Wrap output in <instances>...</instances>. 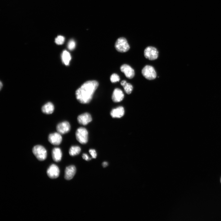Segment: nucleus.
Wrapping results in <instances>:
<instances>
[{
	"instance_id": "10",
	"label": "nucleus",
	"mask_w": 221,
	"mask_h": 221,
	"mask_svg": "<svg viewBox=\"0 0 221 221\" xmlns=\"http://www.w3.org/2000/svg\"><path fill=\"white\" fill-rule=\"evenodd\" d=\"M70 125L67 121H64L59 124L57 126V132L61 134L67 133L70 130Z\"/></svg>"
},
{
	"instance_id": "21",
	"label": "nucleus",
	"mask_w": 221,
	"mask_h": 221,
	"mask_svg": "<svg viewBox=\"0 0 221 221\" xmlns=\"http://www.w3.org/2000/svg\"><path fill=\"white\" fill-rule=\"evenodd\" d=\"M120 77L116 73L113 74L110 77V80L113 83L119 82L120 81Z\"/></svg>"
},
{
	"instance_id": "8",
	"label": "nucleus",
	"mask_w": 221,
	"mask_h": 221,
	"mask_svg": "<svg viewBox=\"0 0 221 221\" xmlns=\"http://www.w3.org/2000/svg\"><path fill=\"white\" fill-rule=\"evenodd\" d=\"M48 176L51 179L58 178L59 175L60 170L59 168L55 164L51 165L47 171Z\"/></svg>"
},
{
	"instance_id": "3",
	"label": "nucleus",
	"mask_w": 221,
	"mask_h": 221,
	"mask_svg": "<svg viewBox=\"0 0 221 221\" xmlns=\"http://www.w3.org/2000/svg\"><path fill=\"white\" fill-rule=\"evenodd\" d=\"M115 48L118 52L125 53L129 51L130 47L126 38L121 37L119 38L115 44Z\"/></svg>"
},
{
	"instance_id": "19",
	"label": "nucleus",
	"mask_w": 221,
	"mask_h": 221,
	"mask_svg": "<svg viewBox=\"0 0 221 221\" xmlns=\"http://www.w3.org/2000/svg\"><path fill=\"white\" fill-rule=\"evenodd\" d=\"M81 152L80 147L78 146H73L70 148L69 153L70 156H73L77 155Z\"/></svg>"
},
{
	"instance_id": "6",
	"label": "nucleus",
	"mask_w": 221,
	"mask_h": 221,
	"mask_svg": "<svg viewBox=\"0 0 221 221\" xmlns=\"http://www.w3.org/2000/svg\"><path fill=\"white\" fill-rule=\"evenodd\" d=\"M144 55L147 59L150 60H154L158 58V52L156 48L148 46L145 49Z\"/></svg>"
},
{
	"instance_id": "11",
	"label": "nucleus",
	"mask_w": 221,
	"mask_h": 221,
	"mask_svg": "<svg viewBox=\"0 0 221 221\" xmlns=\"http://www.w3.org/2000/svg\"><path fill=\"white\" fill-rule=\"evenodd\" d=\"M92 120L90 114L88 113L82 114L78 116L77 121L81 125H86L90 122Z\"/></svg>"
},
{
	"instance_id": "4",
	"label": "nucleus",
	"mask_w": 221,
	"mask_h": 221,
	"mask_svg": "<svg viewBox=\"0 0 221 221\" xmlns=\"http://www.w3.org/2000/svg\"><path fill=\"white\" fill-rule=\"evenodd\" d=\"M77 140L82 144H85L88 141V132L85 128L81 127L78 128L76 132Z\"/></svg>"
},
{
	"instance_id": "1",
	"label": "nucleus",
	"mask_w": 221,
	"mask_h": 221,
	"mask_svg": "<svg viewBox=\"0 0 221 221\" xmlns=\"http://www.w3.org/2000/svg\"><path fill=\"white\" fill-rule=\"evenodd\" d=\"M99 85L98 82L95 80L88 81L84 83L76 91L77 100L83 104L89 103Z\"/></svg>"
},
{
	"instance_id": "15",
	"label": "nucleus",
	"mask_w": 221,
	"mask_h": 221,
	"mask_svg": "<svg viewBox=\"0 0 221 221\" xmlns=\"http://www.w3.org/2000/svg\"><path fill=\"white\" fill-rule=\"evenodd\" d=\"M53 160L55 162H58L61 160L62 157V153L60 148H56L53 149L52 151Z\"/></svg>"
},
{
	"instance_id": "5",
	"label": "nucleus",
	"mask_w": 221,
	"mask_h": 221,
	"mask_svg": "<svg viewBox=\"0 0 221 221\" xmlns=\"http://www.w3.org/2000/svg\"><path fill=\"white\" fill-rule=\"evenodd\" d=\"M142 73L143 76L148 80H153L157 77L156 71L151 66H145L142 70Z\"/></svg>"
},
{
	"instance_id": "16",
	"label": "nucleus",
	"mask_w": 221,
	"mask_h": 221,
	"mask_svg": "<svg viewBox=\"0 0 221 221\" xmlns=\"http://www.w3.org/2000/svg\"><path fill=\"white\" fill-rule=\"evenodd\" d=\"M55 109L54 106L52 103L49 102L43 105L42 107V112L46 114H50L53 113Z\"/></svg>"
},
{
	"instance_id": "14",
	"label": "nucleus",
	"mask_w": 221,
	"mask_h": 221,
	"mask_svg": "<svg viewBox=\"0 0 221 221\" xmlns=\"http://www.w3.org/2000/svg\"><path fill=\"white\" fill-rule=\"evenodd\" d=\"M125 109L122 106L113 109L110 113V116L113 118H121L125 114Z\"/></svg>"
},
{
	"instance_id": "13",
	"label": "nucleus",
	"mask_w": 221,
	"mask_h": 221,
	"mask_svg": "<svg viewBox=\"0 0 221 221\" xmlns=\"http://www.w3.org/2000/svg\"><path fill=\"white\" fill-rule=\"evenodd\" d=\"M76 170L75 167L73 165L66 167L65 171V179L67 180L72 179L76 174Z\"/></svg>"
},
{
	"instance_id": "23",
	"label": "nucleus",
	"mask_w": 221,
	"mask_h": 221,
	"mask_svg": "<svg viewBox=\"0 0 221 221\" xmlns=\"http://www.w3.org/2000/svg\"><path fill=\"white\" fill-rule=\"evenodd\" d=\"M89 152L92 158H96L97 153L95 150L93 149H90Z\"/></svg>"
},
{
	"instance_id": "24",
	"label": "nucleus",
	"mask_w": 221,
	"mask_h": 221,
	"mask_svg": "<svg viewBox=\"0 0 221 221\" xmlns=\"http://www.w3.org/2000/svg\"><path fill=\"white\" fill-rule=\"evenodd\" d=\"M82 158L84 160L87 161H89L91 160V158H90L89 156L86 154H83Z\"/></svg>"
},
{
	"instance_id": "27",
	"label": "nucleus",
	"mask_w": 221,
	"mask_h": 221,
	"mask_svg": "<svg viewBox=\"0 0 221 221\" xmlns=\"http://www.w3.org/2000/svg\"></svg>"
},
{
	"instance_id": "9",
	"label": "nucleus",
	"mask_w": 221,
	"mask_h": 221,
	"mask_svg": "<svg viewBox=\"0 0 221 221\" xmlns=\"http://www.w3.org/2000/svg\"><path fill=\"white\" fill-rule=\"evenodd\" d=\"M120 69L127 78L131 79L134 77L135 75L134 70L129 65H123L121 66Z\"/></svg>"
},
{
	"instance_id": "26",
	"label": "nucleus",
	"mask_w": 221,
	"mask_h": 221,
	"mask_svg": "<svg viewBox=\"0 0 221 221\" xmlns=\"http://www.w3.org/2000/svg\"><path fill=\"white\" fill-rule=\"evenodd\" d=\"M0 85H1V86H0V88H1V90L3 86V85L1 82V84H0Z\"/></svg>"
},
{
	"instance_id": "12",
	"label": "nucleus",
	"mask_w": 221,
	"mask_h": 221,
	"mask_svg": "<svg viewBox=\"0 0 221 221\" xmlns=\"http://www.w3.org/2000/svg\"><path fill=\"white\" fill-rule=\"evenodd\" d=\"M124 98V95L122 91L119 88L114 90L112 96V99L115 102H119L122 101Z\"/></svg>"
},
{
	"instance_id": "2",
	"label": "nucleus",
	"mask_w": 221,
	"mask_h": 221,
	"mask_svg": "<svg viewBox=\"0 0 221 221\" xmlns=\"http://www.w3.org/2000/svg\"><path fill=\"white\" fill-rule=\"evenodd\" d=\"M32 152L35 156L40 161L45 160L46 158V150L41 145H37L35 146L33 148Z\"/></svg>"
},
{
	"instance_id": "17",
	"label": "nucleus",
	"mask_w": 221,
	"mask_h": 221,
	"mask_svg": "<svg viewBox=\"0 0 221 221\" xmlns=\"http://www.w3.org/2000/svg\"><path fill=\"white\" fill-rule=\"evenodd\" d=\"M62 60L66 65H68L71 60V57L69 52L67 51H64L61 55Z\"/></svg>"
},
{
	"instance_id": "25",
	"label": "nucleus",
	"mask_w": 221,
	"mask_h": 221,
	"mask_svg": "<svg viewBox=\"0 0 221 221\" xmlns=\"http://www.w3.org/2000/svg\"><path fill=\"white\" fill-rule=\"evenodd\" d=\"M108 165V163L107 162H104L102 164L103 166L104 167H107Z\"/></svg>"
},
{
	"instance_id": "7",
	"label": "nucleus",
	"mask_w": 221,
	"mask_h": 221,
	"mask_svg": "<svg viewBox=\"0 0 221 221\" xmlns=\"http://www.w3.org/2000/svg\"><path fill=\"white\" fill-rule=\"evenodd\" d=\"M49 141L52 144L54 145H60L62 141V137L58 132L50 134L48 136Z\"/></svg>"
},
{
	"instance_id": "22",
	"label": "nucleus",
	"mask_w": 221,
	"mask_h": 221,
	"mask_svg": "<svg viewBox=\"0 0 221 221\" xmlns=\"http://www.w3.org/2000/svg\"><path fill=\"white\" fill-rule=\"evenodd\" d=\"M76 47L75 42L73 39L70 40L68 44V48L70 51H73Z\"/></svg>"
},
{
	"instance_id": "20",
	"label": "nucleus",
	"mask_w": 221,
	"mask_h": 221,
	"mask_svg": "<svg viewBox=\"0 0 221 221\" xmlns=\"http://www.w3.org/2000/svg\"><path fill=\"white\" fill-rule=\"evenodd\" d=\"M65 38L61 35L57 36L55 39V42L57 45H62L64 42Z\"/></svg>"
},
{
	"instance_id": "18",
	"label": "nucleus",
	"mask_w": 221,
	"mask_h": 221,
	"mask_svg": "<svg viewBox=\"0 0 221 221\" xmlns=\"http://www.w3.org/2000/svg\"><path fill=\"white\" fill-rule=\"evenodd\" d=\"M121 84L126 93L128 94H130L133 90V87L131 84L127 83L125 80L121 81Z\"/></svg>"
}]
</instances>
